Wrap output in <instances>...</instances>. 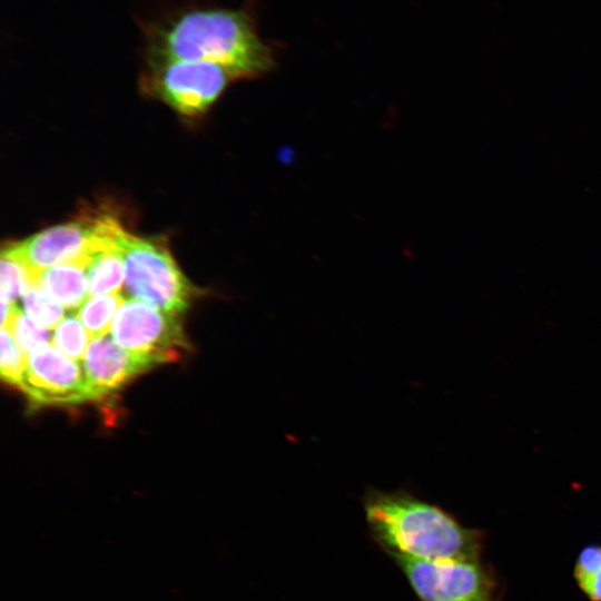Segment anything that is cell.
<instances>
[{
  "instance_id": "obj_1",
  "label": "cell",
  "mask_w": 601,
  "mask_h": 601,
  "mask_svg": "<svg viewBox=\"0 0 601 601\" xmlns=\"http://www.w3.org/2000/svg\"><path fill=\"white\" fill-rule=\"evenodd\" d=\"M146 60L206 61L234 79L268 73L276 66L275 49L258 32L252 3L239 8L181 3L140 18Z\"/></svg>"
},
{
  "instance_id": "obj_2",
  "label": "cell",
  "mask_w": 601,
  "mask_h": 601,
  "mask_svg": "<svg viewBox=\"0 0 601 601\" xmlns=\"http://www.w3.org/2000/svg\"><path fill=\"white\" fill-rule=\"evenodd\" d=\"M368 534L391 559L476 561L483 536L452 514L400 489L367 487L362 500Z\"/></svg>"
},
{
  "instance_id": "obj_3",
  "label": "cell",
  "mask_w": 601,
  "mask_h": 601,
  "mask_svg": "<svg viewBox=\"0 0 601 601\" xmlns=\"http://www.w3.org/2000/svg\"><path fill=\"white\" fill-rule=\"evenodd\" d=\"M119 245L124 256L128 294L160 311L183 314L197 294L161 238L138 237L126 229Z\"/></svg>"
},
{
  "instance_id": "obj_4",
  "label": "cell",
  "mask_w": 601,
  "mask_h": 601,
  "mask_svg": "<svg viewBox=\"0 0 601 601\" xmlns=\"http://www.w3.org/2000/svg\"><path fill=\"white\" fill-rule=\"evenodd\" d=\"M122 228L110 216H82L10 243L2 253L19 260L29 270H39L118 245Z\"/></svg>"
},
{
  "instance_id": "obj_5",
  "label": "cell",
  "mask_w": 601,
  "mask_h": 601,
  "mask_svg": "<svg viewBox=\"0 0 601 601\" xmlns=\"http://www.w3.org/2000/svg\"><path fill=\"white\" fill-rule=\"evenodd\" d=\"M392 560L417 601H500L496 575L479 560Z\"/></svg>"
},
{
  "instance_id": "obj_6",
  "label": "cell",
  "mask_w": 601,
  "mask_h": 601,
  "mask_svg": "<svg viewBox=\"0 0 601 601\" xmlns=\"http://www.w3.org/2000/svg\"><path fill=\"white\" fill-rule=\"evenodd\" d=\"M144 83L185 116L206 111L233 80L223 67L206 61L146 60Z\"/></svg>"
},
{
  "instance_id": "obj_7",
  "label": "cell",
  "mask_w": 601,
  "mask_h": 601,
  "mask_svg": "<svg viewBox=\"0 0 601 601\" xmlns=\"http://www.w3.org/2000/svg\"><path fill=\"white\" fill-rule=\"evenodd\" d=\"M110 335L122 348L158 364L176 361L189 347L179 315L135 298L119 306Z\"/></svg>"
},
{
  "instance_id": "obj_8",
  "label": "cell",
  "mask_w": 601,
  "mask_h": 601,
  "mask_svg": "<svg viewBox=\"0 0 601 601\" xmlns=\"http://www.w3.org/2000/svg\"><path fill=\"white\" fill-rule=\"evenodd\" d=\"M18 386L36 405L90 401L82 366L55 346H43L28 354Z\"/></svg>"
},
{
  "instance_id": "obj_9",
  "label": "cell",
  "mask_w": 601,
  "mask_h": 601,
  "mask_svg": "<svg viewBox=\"0 0 601 601\" xmlns=\"http://www.w3.org/2000/svg\"><path fill=\"white\" fill-rule=\"evenodd\" d=\"M81 363L90 401L107 396L135 376L159 365L149 357L122 348L108 334L90 341Z\"/></svg>"
},
{
  "instance_id": "obj_10",
  "label": "cell",
  "mask_w": 601,
  "mask_h": 601,
  "mask_svg": "<svg viewBox=\"0 0 601 601\" xmlns=\"http://www.w3.org/2000/svg\"><path fill=\"white\" fill-rule=\"evenodd\" d=\"M90 255L29 270V284L40 287L66 309H78L88 294L87 265Z\"/></svg>"
},
{
  "instance_id": "obj_11",
  "label": "cell",
  "mask_w": 601,
  "mask_h": 601,
  "mask_svg": "<svg viewBox=\"0 0 601 601\" xmlns=\"http://www.w3.org/2000/svg\"><path fill=\"white\" fill-rule=\"evenodd\" d=\"M124 279L125 265L120 245L105 247L90 254L87 265L90 296L117 294Z\"/></svg>"
},
{
  "instance_id": "obj_12",
  "label": "cell",
  "mask_w": 601,
  "mask_h": 601,
  "mask_svg": "<svg viewBox=\"0 0 601 601\" xmlns=\"http://www.w3.org/2000/svg\"><path fill=\"white\" fill-rule=\"evenodd\" d=\"M122 302V296L117 293L90 296L81 304L77 309V317L89 332L91 339L108 334Z\"/></svg>"
},
{
  "instance_id": "obj_13",
  "label": "cell",
  "mask_w": 601,
  "mask_h": 601,
  "mask_svg": "<svg viewBox=\"0 0 601 601\" xmlns=\"http://www.w3.org/2000/svg\"><path fill=\"white\" fill-rule=\"evenodd\" d=\"M52 344L75 361H82L91 336L76 315H68L56 326Z\"/></svg>"
},
{
  "instance_id": "obj_14",
  "label": "cell",
  "mask_w": 601,
  "mask_h": 601,
  "mask_svg": "<svg viewBox=\"0 0 601 601\" xmlns=\"http://www.w3.org/2000/svg\"><path fill=\"white\" fill-rule=\"evenodd\" d=\"M574 578L591 601H601V545L590 544L580 551Z\"/></svg>"
},
{
  "instance_id": "obj_15",
  "label": "cell",
  "mask_w": 601,
  "mask_h": 601,
  "mask_svg": "<svg viewBox=\"0 0 601 601\" xmlns=\"http://www.w3.org/2000/svg\"><path fill=\"white\" fill-rule=\"evenodd\" d=\"M21 299L24 313L43 328H56L63 318L62 306L37 285L29 284Z\"/></svg>"
},
{
  "instance_id": "obj_16",
  "label": "cell",
  "mask_w": 601,
  "mask_h": 601,
  "mask_svg": "<svg viewBox=\"0 0 601 601\" xmlns=\"http://www.w3.org/2000/svg\"><path fill=\"white\" fill-rule=\"evenodd\" d=\"M16 343L28 355L43 346H48L50 341L49 329L41 327L33 322L24 312L18 311L14 314L9 328Z\"/></svg>"
},
{
  "instance_id": "obj_17",
  "label": "cell",
  "mask_w": 601,
  "mask_h": 601,
  "mask_svg": "<svg viewBox=\"0 0 601 601\" xmlns=\"http://www.w3.org/2000/svg\"><path fill=\"white\" fill-rule=\"evenodd\" d=\"M28 355L16 343L11 332L1 328V376L9 384H19L27 365Z\"/></svg>"
},
{
  "instance_id": "obj_18",
  "label": "cell",
  "mask_w": 601,
  "mask_h": 601,
  "mask_svg": "<svg viewBox=\"0 0 601 601\" xmlns=\"http://www.w3.org/2000/svg\"><path fill=\"white\" fill-rule=\"evenodd\" d=\"M1 254V298L16 305L29 285V269L19 260Z\"/></svg>"
}]
</instances>
